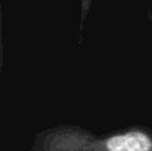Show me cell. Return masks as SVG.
Returning a JSON list of instances; mask_svg holds the SVG:
<instances>
[{"label":"cell","instance_id":"6da1fadb","mask_svg":"<svg viewBox=\"0 0 152 151\" xmlns=\"http://www.w3.org/2000/svg\"><path fill=\"white\" fill-rule=\"evenodd\" d=\"M31 151H152V132L134 126L95 135L81 126L59 124L39 132Z\"/></svg>","mask_w":152,"mask_h":151},{"label":"cell","instance_id":"7a4b0ae2","mask_svg":"<svg viewBox=\"0 0 152 151\" xmlns=\"http://www.w3.org/2000/svg\"><path fill=\"white\" fill-rule=\"evenodd\" d=\"M92 3L93 0H80V31H78V37L81 39L83 37V28L86 25V19H87V15L90 12V7H92Z\"/></svg>","mask_w":152,"mask_h":151},{"label":"cell","instance_id":"3957f363","mask_svg":"<svg viewBox=\"0 0 152 151\" xmlns=\"http://www.w3.org/2000/svg\"><path fill=\"white\" fill-rule=\"evenodd\" d=\"M4 62V52H3V16H1V4H0V76L3 71Z\"/></svg>","mask_w":152,"mask_h":151},{"label":"cell","instance_id":"277c9868","mask_svg":"<svg viewBox=\"0 0 152 151\" xmlns=\"http://www.w3.org/2000/svg\"><path fill=\"white\" fill-rule=\"evenodd\" d=\"M148 18H149V24H151V28H152V10L148 12Z\"/></svg>","mask_w":152,"mask_h":151}]
</instances>
